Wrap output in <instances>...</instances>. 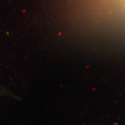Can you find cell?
Returning <instances> with one entry per match:
<instances>
[{"mask_svg":"<svg viewBox=\"0 0 125 125\" xmlns=\"http://www.w3.org/2000/svg\"><path fill=\"white\" fill-rule=\"evenodd\" d=\"M0 97H8L17 100L19 98V97L13 93L11 90L1 84H0Z\"/></svg>","mask_w":125,"mask_h":125,"instance_id":"6da1fadb","label":"cell"}]
</instances>
